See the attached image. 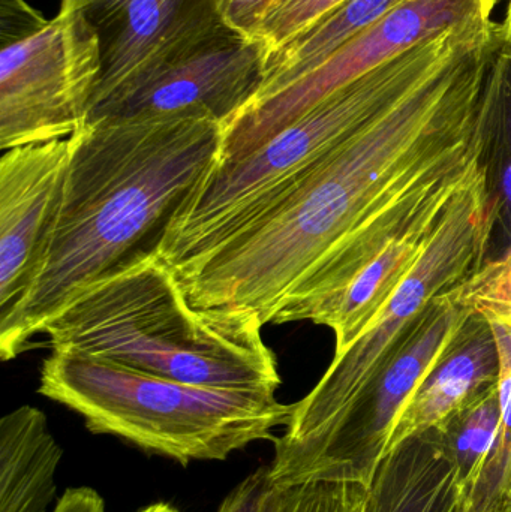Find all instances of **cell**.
Returning a JSON list of instances; mask_svg holds the SVG:
<instances>
[{
  "mask_svg": "<svg viewBox=\"0 0 511 512\" xmlns=\"http://www.w3.org/2000/svg\"><path fill=\"white\" fill-rule=\"evenodd\" d=\"M458 512H459V511H458ZM506 512H511V510H509V511H506Z\"/></svg>",
  "mask_w": 511,
  "mask_h": 512,
  "instance_id": "28",
  "label": "cell"
},
{
  "mask_svg": "<svg viewBox=\"0 0 511 512\" xmlns=\"http://www.w3.org/2000/svg\"><path fill=\"white\" fill-rule=\"evenodd\" d=\"M290 489L273 480L270 466H263L228 495L218 512H282Z\"/></svg>",
  "mask_w": 511,
  "mask_h": 512,
  "instance_id": "23",
  "label": "cell"
},
{
  "mask_svg": "<svg viewBox=\"0 0 511 512\" xmlns=\"http://www.w3.org/2000/svg\"><path fill=\"white\" fill-rule=\"evenodd\" d=\"M500 32L501 38L511 44V0L507 3L506 18H504L503 23L500 24Z\"/></svg>",
  "mask_w": 511,
  "mask_h": 512,
  "instance_id": "26",
  "label": "cell"
},
{
  "mask_svg": "<svg viewBox=\"0 0 511 512\" xmlns=\"http://www.w3.org/2000/svg\"><path fill=\"white\" fill-rule=\"evenodd\" d=\"M38 393L80 415L89 432L183 466L275 441L293 409L275 391L183 384L62 348L42 363Z\"/></svg>",
  "mask_w": 511,
  "mask_h": 512,
  "instance_id": "5",
  "label": "cell"
},
{
  "mask_svg": "<svg viewBox=\"0 0 511 512\" xmlns=\"http://www.w3.org/2000/svg\"><path fill=\"white\" fill-rule=\"evenodd\" d=\"M488 21L458 24L321 99L236 161L213 162L165 228L156 254L176 273L260 218L321 159L440 71Z\"/></svg>",
  "mask_w": 511,
  "mask_h": 512,
  "instance_id": "4",
  "label": "cell"
},
{
  "mask_svg": "<svg viewBox=\"0 0 511 512\" xmlns=\"http://www.w3.org/2000/svg\"><path fill=\"white\" fill-rule=\"evenodd\" d=\"M500 0H405L351 39L320 68L249 105L224 131L218 162L236 161L266 143L339 87L458 24L489 20Z\"/></svg>",
  "mask_w": 511,
  "mask_h": 512,
  "instance_id": "8",
  "label": "cell"
},
{
  "mask_svg": "<svg viewBox=\"0 0 511 512\" xmlns=\"http://www.w3.org/2000/svg\"><path fill=\"white\" fill-rule=\"evenodd\" d=\"M75 3L95 32L101 50V77L90 108L227 26L219 14L218 0Z\"/></svg>",
  "mask_w": 511,
  "mask_h": 512,
  "instance_id": "11",
  "label": "cell"
},
{
  "mask_svg": "<svg viewBox=\"0 0 511 512\" xmlns=\"http://www.w3.org/2000/svg\"><path fill=\"white\" fill-rule=\"evenodd\" d=\"M500 370L492 325L480 316L470 315L452 348L399 415L387 453L411 436L440 427L456 412L497 387Z\"/></svg>",
  "mask_w": 511,
  "mask_h": 512,
  "instance_id": "13",
  "label": "cell"
},
{
  "mask_svg": "<svg viewBox=\"0 0 511 512\" xmlns=\"http://www.w3.org/2000/svg\"><path fill=\"white\" fill-rule=\"evenodd\" d=\"M483 176L492 206L488 261L511 252V44L498 36L486 66L480 99Z\"/></svg>",
  "mask_w": 511,
  "mask_h": 512,
  "instance_id": "17",
  "label": "cell"
},
{
  "mask_svg": "<svg viewBox=\"0 0 511 512\" xmlns=\"http://www.w3.org/2000/svg\"><path fill=\"white\" fill-rule=\"evenodd\" d=\"M458 466L440 430L405 439L378 463L366 512H458Z\"/></svg>",
  "mask_w": 511,
  "mask_h": 512,
  "instance_id": "14",
  "label": "cell"
},
{
  "mask_svg": "<svg viewBox=\"0 0 511 512\" xmlns=\"http://www.w3.org/2000/svg\"><path fill=\"white\" fill-rule=\"evenodd\" d=\"M0 149L66 140L86 123L101 50L75 0L53 18L0 0Z\"/></svg>",
  "mask_w": 511,
  "mask_h": 512,
  "instance_id": "7",
  "label": "cell"
},
{
  "mask_svg": "<svg viewBox=\"0 0 511 512\" xmlns=\"http://www.w3.org/2000/svg\"><path fill=\"white\" fill-rule=\"evenodd\" d=\"M345 0H276L261 27L260 38L267 53L317 23Z\"/></svg>",
  "mask_w": 511,
  "mask_h": 512,
  "instance_id": "22",
  "label": "cell"
},
{
  "mask_svg": "<svg viewBox=\"0 0 511 512\" xmlns=\"http://www.w3.org/2000/svg\"><path fill=\"white\" fill-rule=\"evenodd\" d=\"M368 496L366 478L350 471L291 487L282 512H366Z\"/></svg>",
  "mask_w": 511,
  "mask_h": 512,
  "instance_id": "21",
  "label": "cell"
},
{
  "mask_svg": "<svg viewBox=\"0 0 511 512\" xmlns=\"http://www.w3.org/2000/svg\"><path fill=\"white\" fill-rule=\"evenodd\" d=\"M449 295L471 315L511 330V252L485 262Z\"/></svg>",
  "mask_w": 511,
  "mask_h": 512,
  "instance_id": "20",
  "label": "cell"
},
{
  "mask_svg": "<svg viewBox=\"0 0 511 512\" xmlns=\"http://www.w3.org/2000/svg\"><path fill=\"white\" fill-rule=\"evenodd\" d=\"M53 512H107L104 499L89 487L68 489L57 502Z\"/></svg>",
  "mask_w": 511,
  "mask_h": 512,
  "instance_id": "25",
  "label": "cell"
},
{
  "mask_svg": "<svg viewBox=\"0 0 511 512\" xmlns=\"http://www.w3.org/2000/svg\"><path fill=\"white\" fill-rule=\"evenodd\" d=\"M263 322L195 309L156 252L138 256L75 295L47 325L51 349H74L198 387L278 391V360Z\"/></svg>",
  "mask_w": 511,
  "mask_h": 512,
  "instance_id": "3",
  "label": "cell"
},
{
  "mask_svg": "<svg viewBox=\"0 0 511 512\" xmlns=\"http://www.w3.org/2000/svg\"><path fill=\"white\" fill-rule=\"evenodd\" d=\"M491 32L321 159L281 200L179 271L195 309L311 321L399 237L483 176Z\"/></svg>",
  "mask_w": 511,
  "mask_h": 512,
  "instance_id": "1",
  "label": "cell"
},
{
  "mask_svg": "<svg viewBox=\"0 0 511 512\" xmlns=\"http://www.w3.org/2000/svg\"><path fill=\"white\" fill-rule=\"evenodd\" d=\"M62 450L44 412L20 406L0 420V512H45Z\"/></svg>",
  "mask_w": 511,
  "mask_h": 512,
  "instance_id": "16",
  "label": "cell"
},
{
  "mask_svg": "<svg viewBox=\"0 0 511 512\" xmlns=\"http://www.w3.org/2000/svg\"><path fill=\"white\" fill-rule=\"evenodd\" d=\"M224 128L209 119L86 122L71 141L62 204L35 279L0 319L11 361L84 288L156 252L165 228L218 158Z\"/></svg>",
  "mask_w": 511,
  "mask_h": 512,
  "instance_id": "2",
  "label": "cell"
},
{
  "mask_svg": "<svg viewBox=\"0 0 511 512\" xmlns=\"http://www.w3.org/2000/svg\"><path fill=\"white\" fill-rule=\"evenodd\" d=\"M494 219L485 176L462 192L413 274L362 336L332 363L318 384L293 403L284 433L273 441L270 474L293 487L308 481L369 385L401 354L435 300L488 262Z\"/></svg>",
  "mask_w": 511,
  "mask_h": 512,
  "instance_id": "6",
  "label": "cell"
},
{
  "mask_svg": "<svg viewBox=\"0 0 511 512\" xmlns=\"http://www.w3.org/2000/svg\"><path fill=\"white\" fill-rule=\"evenodd\" d=\"M498 385L476 402L456 412L446 423L435 427L440 430L455 457L462 499L473 495L497 441L501 424Z\"/></svg>",
  "mask_w": 511,
  "mask_h": 512,
  "instance_id": "19",
  "label": "cell"
},
{
  "mask_svg": "<svg viewBox=\"0 0 511 512\" xmlns=\"http://www.w3.org/2000/svg\"><path fill=\"white\" fill-rule=\"evenodd\" d=\"M140 512H179L176 508L168 504H153L150 507L144 508Z\"/></svg>",
  "mask_w": 511,
  "mask_h": 512,
  "instance_id": "27",
  "label": "cell"
},
{
  "mask_svg": "<svg viewBox=\"0 0 511 512\" xmlns=\"http://www.w3.org/2000/svg\"><path fill=\"white\" fill-rule=\"evenodd\" d=\"M71 161V141L5 150L0 159V319L11 315L35 279L56 224Z\"/></svg>",
  "mask_w": 511,
  "mask_h": 512,
  "instance_id": "12",
  "label": "cell"
},
{
  "mask_svg": "<svg viewBox=\"0 0 511 512\" xmlns=\"http://www.w3.org/2000/svg\"><path fill=\"white\" fill-rule=\"evenodd\" d=\"M402 2L405 0H345L336 6L287 44L267 53L263 86L252 104L272 98L320 68L339 48Z\"/></svg>",
  "mask_w": 511,
  "mask_h": 512,
  "instance_id": "18",
  "label": "cell"
},
{
  "mask_svg": "<svg viewBox=\"0 0 511 512\" xmlns=\"http://www.w3.org/2000/svg\"><path fill=\"white\" fill-rule=\"evenodd\" d=\"M449 212L428 219L399 237L315 319L314 324L324 325L335 334V354H341L362 336L416 271Z\"/></svg>",
  "mask_w": 511,
  "mask_h": 512,
  "instance_id": "15",
  "label": "cell"
},
{
  "mask_svg": "<svg viewBox=\"0 0 511 512\" xmlns=\"http://www.w3.org/2000/svg\"><path fill=\"white\" fill-rule=\"evenodd\" d=\"M276 0H218L222 21L245 38H260L261 27Z\"/></svg>",
  "mask_w": 511,
  "mask_h": 512,
  "instance_id": "24",
  "label": "cell"
},
{
  "mask_svg": "<svg viewBox=\"0 0 511 512\" xmlns=\"http://www.w3.org/2000/svg\"><path fill=\"white\" fill-rule=\"evenodd\" d=\"M266 57L263 42L225 26L90 108L86 122L195 117L225 131L257 99Z\"/></svg>",
  "mask_w": 511,
  "mask_h": 512,
  "instance_id": "9",
  "label": "cell"
},
{
  "mask_svg": "<svg viewBox=\"0 0 511 512\" xmlns=\"http://www.w3.org/2000/svg\"><path fill=\"white\" fill-rule=\"evenodd\" d=\"M470 315L449 294L435 300L410 343L360 397L308 481L338 477L345 469H354L371 486L399 415L452 348Z\"/></svg>",
  "mask_w": 511,
  "mask_h": 512,
  "instance_id": "10",
  "label": "cell"
}]
</instances>
